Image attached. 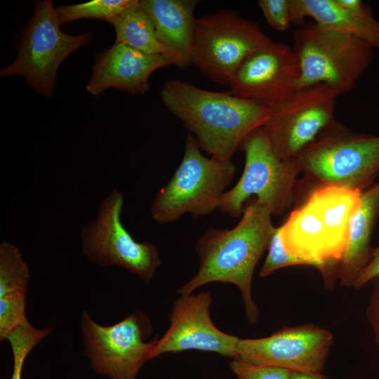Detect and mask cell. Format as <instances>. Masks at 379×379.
<instances>
[{
  "mask_svg": "<svg viewBox=\"0 0 379 379\" xmlns=\"http://www.w3.org/2000/svg\"><path fill=\"white\" fill-rule=\"evenodd\" d=\"M166 109L194 136L201 149L221 162L231 161L245 138L263 126L270 108L232 92L201 88L179 79L166 81L161 91Z\"/></svg>",
  "mask_w": 379,
  "mask_h": 379,
  "instance_id": "cell-1",
  "label": "cell"
},
{
  "mask_svg": "<svg viewBox=\"0 0 379 379\" xmlns=\"http://www.w3.org/2000/svg\"><path fill=\"white\" fill-rule=\"evenodd\" d=\"M271 215L254 199L244 206L240 220L232 228L207 230L196 244L198 271L178 293L190 295L213 282L232 284L241 293L247 320L256 322L260 312L253 299L251 282L255 267L267 249L274 229Z\"/></svg>",
  "mask_w": 379,
  "mask_h": 379,
  "instance_id": "cell-2",
  "label": "cell"
},
{
  "mask_svg": "<svg viewBox=\"0 0 379 379\" xmlns=\"http://www.w3.org/2000/svg\"><path fill=\"white\" fill-rule=\"evenodd\" d=\"M292 48L300 67L297 90L324 84L336 98L355 86L372 62L374 48L360 38L314 22L295 30Z\"/></svg>",
  "mask_w": 379,
  "mask_h": 379,
  "instance_id": "cell-3",
  "label": "cell"
},
{
  "mask_svg": "<svg viewBox=\"0 0 379 379\" xmlns=\"http://www.w3.org/2000/svg\"><path fill=\"white\" fill-rule=\"evenodd\" d=\"M301 172L319 186L363 192L379 172V135L357 133L334 121L298 157Z\"/></svg>",
  "mask_w": 379,
  "mask_h": 379,
  "instance_id": "cell-4",
  "label": "cell"
},
{
  "mask_svg": "<svg viewBox=\"0 0 379 379\" xmlns=\"http://www.w3.org/2000/svg\"><path fill=\"white\" fill-rule=\"evenodd\" d=\"M236 168L204 156L193 135L188 133L182 159L168 182L154 196L150 213L160 224L172 222L190 213L194 218L218 208L233 180Z\"/></svg>",
  "mask_w": 379,
  "mask_h": 379,
  "instance_id": "cell-5",
  "label": "cell"
},
{
  "mask_svg": "<svg viewBox=\"0 0 379 379\" xmlns=\"http://www.w3.org/2000/svg\"><path fill=\"white\" fill-rule=\"evenodd\" d=\"M241 147L245 155L242 175L222 194L218 209L232 218H241L246 201L255 197L272 215L281 214L293 201L297 177L301 172L298 158L277 156L264 126L248 135Z\"/></svg>",
  "mask_w": 379,
  "mask_h": 379,
  "instance_id": "cell-6",
  "label": "cell"
},
{
  "mask_svg": "<svg viewBox=\"0 0 379 379\" xmlns=\"http://www.w3.org/2000/svg\"><path fill=\"white\" fill-rule=\"evenodd\" d=\"M270 41L255 22L221 10L196 19L192 63L214 82L229 85L242 62Z\"/></svg>",
  "mask_w": 379,
  "mask_h": 379,
  "instance_id": "cell-7",
  "label": "cell"
},
{
  "mask_svg": "<svg viewBox=\"0 0 379 379\" xmlns=\"http://www.w3.org/2000/svg\"><path fill=\"white\" fill-rule=\"evenodd\" d=\"M84 354L98 374L109 379H136L150 360L159 337L150 341L152 328L148 317L140 310L109 326L96 323L84 310L80 320Z\"/></svg>",
  "mask_w": 379,
  "mask_h": 379,
  "instance_id": "cell-8",
  "label": "cell"
},
{
  "mask_svg": "<svg viewBox=\"0 0 379 379\" xmlns=\"http://www.w3.org/2000/svg\"><path fill=\"white\" fill-rule=\"evenodd\" d=\"M91 32L64 33L51 0L38 1L24 33L17 57L0 72L1 77H23L37 91L49 97L54 90L58 69L73 52L88 44Z\"/></svg>",
  "mask_w": 379,
  "mask_h": 379,
  "instance_id": "cell-9",
  "label": "cell"
},
{
  "mask_svg": "<svg viewBox=\"0 0 379 379\" xmlns=\"http://www.w3.org/2000/svg\"><path fill=\"white\" fill-rule=\"evenodd\" d=\"M124 201L117 189L103 199L95 219L81 229V250L92 262L124 268L148 284L161 263L160 256L154 244L135 241L123 225Z\"/></svg>",
  "mask_w": 379,
  "mask_h": 379,
  "instance_id": "cell-10",
  "label": "cell"
},
{
  "mask_svg": "<svg viewBox=\"0 0 379 379\" xmlns=\"http://www.w3.org/2000/svg\"><path fill=\"white\" fill-rule=\"evenodd\" d=\"M335 98L327 86L317 84L297 90L270 108L263 126L276 154L298 158L335 121Z\"/></svg>",
  "mask_w": 379,
  "mask_h": 379,
  "instance_id": "cell-11",
  "label": "cell"
},
{
  "mask_svg": "<svg viewBox=\"0 0 379 379\" xmlns=\"http://www.w3.org/2000/svg\"><path fill=\"white\" fill-rule=\"evenodd\" d=\"M333 343L331 331L313 324L285 327L265 338H239L234 359L291 372L321 373Z\"/></svg>",
  "mask_w": 379,
  "mask_h": 379,
  "instance_id": "cell-12",
  "label": "cell"
},
{
  "mask_svg": "<svg viewBox=\"0 0 379 379\" xmlns=\"http://www.w3.org/2000/svg\"><path fill=\"white\" fill-rule=\"evenodd\" d=\"M210 291L181 295L173 302L170 326L154 346L150 360L168 352L197 350L234 359L239 338L222 332L212 322Z\"/></svg>",
  "mask_w": 379,
  "mask_h": 379,
  "instance_id": "cell-13",
  "label": "cell"
},
{
  "mask_svg": "<svg viewBox=\"0 0 379 379\" xmlns=\"http://www.w3.org/2000/svg\"><path fill=\"white\" fill-rule=\"evenodd\" d=\"M299 77L293 48L271 41L242 62L229 86L233 94L272 108L297 91Z\"/></svg>",
  "mask_w": 379,
  "mask_h": 379,
  "instance_id": "cell-14",
  "label": "cell"
},
{
  "mask_svg": "<svg viewBox=\"0 0 379 379\" xmlns=\"http://www.w3.org/2000/svg\"><path fill=\"white\" fill-rule=\"evenodd\" d=\"M169 65H173V62L165 55H150L114 43L95 59L86 90L93 95L112 88L131 94H144L149 89L150 75Z\"/></svg>",
  "mask_w": 379,
  "mask_h": 379,
  "instance_id": "cell-15",
  "label": "cell"
},
{
  "mask_svg": "<svg viewBox=\"0 0 379 379\" xmlns=\"http://www.w3.org/2000/svg\"><path fill=\"white\" fill-rule=\"evenodd\" d=\"M292 22L305 18L336 32L355 36L379 49V21L360 0H291Z\"/></svg>",
  "mask_w": 379,
  "mask_h": 379,
  "instance_id": "cell-16",
  "label": "cell"
},
{
  "mask_svg": "<svg viewBox=\"0 0 379 379\" xmlns=\"http://www.w3.org/2000/svg\"><path fill=\"white\" fill-rule=\"evenodd\" d=\"M141 6L152 20L157 39L173 65L192 63L197 0H141Z\"/></svg>",
  "mask_w": 379,
  "mask_h": 379,
  "instance_id": "cell-17",
  "label": "cell"
},
{
  "mask_svg": "<svg viewBox=\"0 0 379 379\" xmlns=\"http://www.w3.org/2000/svg\"><path fill=\"white\" fill-rule=\"evenodd\" d=\"M379 216V183L361 192L360 204L350 222L346 246L340 260L338 278L342 286L353 287L368 262L373 248V232Z\"/></svg>",
  "mask_w": 379,
  "mask_h": 379,
  "instance_id": "cell-18",
  "label": "cell"
},
{
  "mask_svg": "<svg viewBox=\"0 0 379 379\" xmlns=\"http://www.w3.org/2000/svg\"><path fill=\"white\" fill-rule=\"evenodd\" d=\"M361 192L338 186H319L314 187L307 197L319 212L333 248L340 260L350 222L360 204Z\"/></svg>",
  "mask_w": 379,
  "mask_h": 379,
  "instance_id": "cell-19",
  "label": "cell"
},
{
  "mask_svg": "<svg viewBox=\"0 0 379 379\" xmlns=\"http://www.w3.org/2000/svg\"><path fill=\"white\" fill-rule=\"evenodd\" d=\"M112 25L116 34L114 43L150 55H165L157 39L154 22L140 1L123 12Z\"/></svg>",
  "mask_w": 379,
  "mask_h": 379,
  "instance_id": "cell-20",
  "label": "cell"
},
{
  "mask_svg": "<svg viewBox=\"0 0 379 379\" xmlns=\"http://www.w3.org/2000/svg\"><path fill=\"white\" fill-rule=\"evenodd\" d=\"M30 278L29 266L19 248L13 244H0V298L27 293Z\"/></svg>",
  "mask_w": 379,
  "mask_h": 379,
  "instance_id": "cell-21",
  "label": "cell"
},
{
  "mask_svg": "<svg viewBox=\"0 0 379 379\" xmlns=\"http://www.w3.org/2000/svg\"><path fill=\"white\" fill-rule=\"evenodd\" d=\"M138 0H94L85 3L62 6L56 8L61 25L83 18H94L113 22Z\"/></svg>",
  "mask_w": 379,
  "mask_h": 379,
  "instance_id": "cell-22",
  "label": "cell"
},
{
  "mask_svg": "<svg viewBox=\"0 0 379 379\" xmlns=\"http://www.w3.org/2000/svg\"><path fill=\"white\" fill-rule=\"evenodd\" d=\"M51 331V328L39 329L28 321L8 333L5 340L8 341L13 354L11 379H22V368L27 355Z\"/></svg>",
  "mask_w": 379,
  "mask_h": 379,
  "instance_id": "cell-23",
  "label": "cell"
},
{
  "mask_svg": "<svg viewBox=\"0 0 379 379\" xmlns=\"http://www.w3.org/2000/svg\"><path fill=\"white\" fill-rule=\"evenodd\" d=\"M26 293H18L0 298V340L10 332L28 322L26 317Z\"/></svg>",
  "mask_w": 379,
  "mask_h": 379,
  "instance_id": "cell-24",
  "label": "cell"
},
{
  "mask_svg": "<svg viewBox=\"0 0 379 379\" xmlns=\"http://www.w3.org/2000/svg\"><path fill=\"white\" fill-rule=\"evenodd\" d=\"M268 253L259 272L261 277H267L283 267L293 265H309L308 262L300 258L285 248L280 227H274L268 245Z\"/></svg>",
  "mask_w": 379,
  "mask_h": 379,
  "instance_id": "cell-25",
  "label": "cell"
},
{
  "mask_svg": "<svg viewBox=\"0 0 379 379\" xmlns=\"http://www.w3.org/2000/svg\"><path fill=\"white\" fill-rule=\"evenodd\" d=\"M231 371L237 379H291L292 372L282 368L268 366L232 359Z\"/></svg>",
  "mask_w": 379,
  "mask_h": 379,
  "instance_id": "cell-26",
  "label": "cell"
},
{
  "mask_svg": "<svg viewBox=\"0 0 379 379\" xmlns=\"http://www.w3.org/2000/svg\"><path fill=\"white\" fill-rule=\"evenodd\" d=\"M266 22L273 29L284 32L292 23L291 0H258Z\"/></svg>",
  "mask_w": 379,
  "mask_h": 379,
  "instance_id": "cell-27",
  "label": "cell"
},
{
  "mask_svg": "<svg viewBox=\"0 0 379 379\" xmlns=\"http://www.w3.org/2000/svg\"><path fill=\"white\" fill-rule=\"evenodd\" d=\"M373 288L366 310V316L374 335L375 341L379 346V277L372 281Z\"/></svg>",
  "mask_w": 379,
  "mask_h": 379,
  "instance_id": "cell-28",
  "label": "cell"
},
{
  "mask_svg": "<svg viewBox=\"0 0 379 379\" xmlns=\"http://www.w3.org/2000/svg\"><path fill=\"white\" fill-rule=\"evenodd\" d=\"M379 277V244L373 248L371 257L366 265L358 274L353 288L360 289L368 282Z\"/></svg>",
  "mask_w": 379,
  "mask_h": 379,
  "instance_id": "cell-29",
  "label": "cell"
},
{
  "mask_svg": "<svg viewBox=\"0 0 379 379\" xmlns=\"http://www.w3.org/2000/svg\"><path fill=\"white\" fill-rule=\"evenodd\" d=\"M291 379H331L321 373H302L292 372Z\"/></svg>",
  "mask_w": 379,
  "mask_h": 379,
  "instance_id": "cell-30",
  "label": "cell"
}]
</instances>
